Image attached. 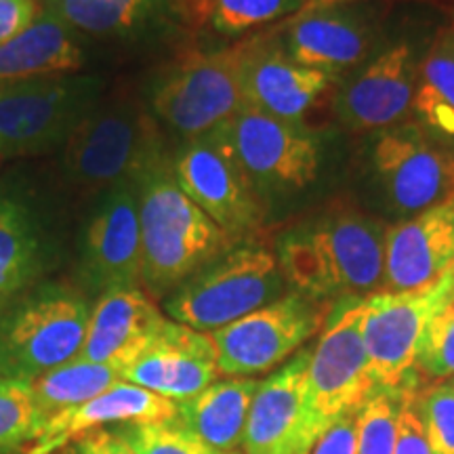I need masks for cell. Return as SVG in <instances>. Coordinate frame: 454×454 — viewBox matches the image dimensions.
Returning <instances> with one entry per match:
<instances>
[{
    "label": "cell",
    "instance_id": "cell-17",
    "mask_svg": "<svg viewBox=\"0 0 454 454\" xmlns=\"http://www.w3.org/2000/svg\"><path fill=\"white\" fill-rule=\"evenodd\" d=\"M311 349H301L254 391L242 454H309L325 434L308 404Z\"/></svg>",
    "mask_w": 454,
    "mask_h": 454
},
{
    "label": "cell",
    "instance_id": "cell-25",
    "mask_svg": "<svg viewBox=\"0 0 454 454\" xmlns=\"http://www.w3.org/2000/svg\"><path fill=\"white\" fill-rule=\"evenodd\" d=\"M411 121L454 154V26L440 30L425 49Z\"/></svg>",
    "mask_w": 454,
    "mask_h": 454
},
{
    "label": "cell",
    "instance_id": "cell-32",
    "mask_svg": "<svg viewBox=\"0 0 454 454\" xmlns=\"http://www.w3.org/2000/svg\"><path fill=\"white\" fill-rule=\"evenodd\" d=\"M414 377L434 383L454 379V299L425 328L414 357Z\"/></svg>",
    "mask_w": 454,
    "mask_h": 454
},
{
    "label": "cell",
    "instance_id": "cell-3",
    "mask_svg": "<svg viewBox=\"0 0 454 454\" xmlns=\"http://www.w3.org/2000/svg\"><path fill=\"white\" fill-rule=\"evenodd\" d=\"M288 291L274 248L251 238L236 242L181 282L167 294L164 311L179 325L211 334Z\"/></svg>",
    "mask_w": 454,
    "mask_h": 454
},
{
    "label": "cell",
    "instance_id": "cell-20",
    "mask_svg": "<svg viewBox=\"0 0 454 454\" xmlns=\"http://www.w3.org/2000/svg\"><path fill=\"white\" fill-rule=\"evenodd\" d=\"M454 265V196L385 231L383 291H411Z\"/></svg>",
    "mask_w": 454,
    "mask_h": 454
},
{
    "label": "cell",
    "instance_id": "cell-40",
    "mask_svg": "<svg viewBox=\"0 0 454 454\" xmlns=\"http://www.w3.org/2000/svg\"><path fill=\"white\" fill-rule=\"evenodd\" d=\"M450 383H452V385H454V379H450Z\"/></svg>",
    "mask_w": 454,
    "mask_h": 454
},
{
    "label": "cell",
    "instance_id": "cell-26",
    "mask_svg": "<svg viewBox=\"0 0 454 454\" xmlns=\"http://www.w3.org/2000/svg\"><path fill=\"white\" fill-rule=\"evenodd\" d=\"M47 9L76 32L104 38H135L177 17L179 0H44Z\"/></svg>",
    "mask_w": 454,
    "mask_h": 454
},
{
    "label": "cell",
    "instance_id": "cell-1",
    "mask_svg": "<svg viewBox=\"0 0 454 454\" xmlns=\"http://www.w3.org/2000/svg\"><path fill=\"white\" fill-rule=\"evenodd\" d=\"M387 223L349 202H333L288 225L276 238V259L288 288L337 303L383 291Z\"/></svg>",
    "mask_w": 454,
    "mask_h": 454
},
{
    "label": "cell",
    "instance_id": "cell-14",
    "mask_svg": "<svg viewBox=\"0 0 454 454\" xmlns=\"http://www.w3.org/2000/svg\"><path fill=\"white\" fill-rule=\"evenodd\" d=\"M425 49L414 38L400 36L374 51L334 90L339 122L354 133L372 135L408 121Z\"/></svg>",
    "mask_w": 454,
    "mask_h": 454
},
{
    "label": "cell",
    "instance_id": "cell-24",
    "mask_svg": "<svg viewBox=\"0 0 454 454\" xmlns=\"http://www.w3.org/2000/svg\"><path fill=\"white\" fill-rule=\"evenodd\" d=\"M257 387L254 377L217 379L200 394L177 402V421L217 452L242 454L244 429Z\"/></svg>",
    "mask_w": 454,
    "mask_h": 454
},
{
    "label": "cell",
    "instance_id": "cell-34",
    "mask_svg": "<svg viewBox=\"0 0 454 454\" xmlns=\"http://www.w3.org/2000/svg\"><path fill=\"white\" fill-rule=\"evenodd\" d=\"M414 408L421 417L434 454H454V385L442 381L414 391Z\"/></svg>",
    "mask_w": 454,
    "mask_h": 454
},
{
    "label": "cell",
    "instance_id": "cell-13",
    "mask_svg": "<svg viewBox=\"0 0 454 454\" xmlns=\"http://www.w3.org/2000/svg\"><path fill=\"white\" fill-rule=\"evenodd\" d=\"M173 173L184 194L231 240L257 238L268 208L217 129L184 141L173 158Z\"/></svg>",
    "mask_w": 454,
    "mask_h": 454
},
{
    "label": "cell",
    "instance_id": "cell-15",
    "mask_svg": "<svg viewBox=\"0 0 454 454\" xmlns=\"http://www.w3.org/2000/svg\"><path fill=\"white\" fill-rule=\"evenodd\" d=\"M278 34L297 64L339 78L379 49L381 13L368 0L301 9L278 26Z\"/></svg>",
    "mask_w": 454,
    "mask_h": 454
},
{
    "label": "cell",
    "instance_id": "cell-22",
    "mask_svg": "<svg viewBox=\"0 0 454 454\" xmlns=\"http://www.w3.org/2000/svg\"><path fill=\"white\" fill-rule=\"evenodd\" d=\"M167 320L137 286H116L101 293L90 308L81 357L122 372Z\"/></svg>",
    "mask_w": 454,
    "mask_h": 454
},
{
    "label": "cell",
    "instance_id": "cell-36",
    "mask_svg": "<svg viewBox=\"0 0 454 454\" xmlns=\"http://www.w3.org/2000/svg\"><path fill=\"white\" fill-rule=\"evenodd\" d=\"M41 11L38 0H0V44L24 32Z\"/></svg>",
    "mask_w": 454,
    "mask_h": 454
},
{
    "label": "cell",
    "instance_id": "cell-6",
    "mask_svg": "<svg viewBox=\"0 0 454 454\" xmlns=\"http://www.w3.org/2000/svg\"><path fill=\"white\" fill-rule=\"evenodd\" d=\"M217 130L268 213L271 204L309 190L320 177L325 144L305 122L282 121L244 104Z\"/></svg>",
    "mask_w": 454,
    "mask_h": 454
},
{
    "label": "cell",
    "instance_id": "cell-11",
    "mask_svg": "<svg viewBox=\"0 0 454 454\" xmlns=\"http://www.w3.org/2000/svg\"><path fill=\"white\" fill-rule=\"evenodd\" d=\"M333 303L288 291L280 299L211 333L223 377H254L286 364L325 328Z\"/></svg>",
    "mask_w": 454,
    "mask_h": 454
},
{
    "label": "cell",
    "instance_id": "cell-28",
    "mask_svg": "<svg viewBox=\"0 0 454 454\" xmlns=\"http://www.w3.org/2000/svg\"><path fill=\"white\" fill-rule=\"evenodd\" d=\"M303 7L305 0H179L177 17L187 27L240 38L288 20Z\"/></svg>",
    "mask_w": 454,
    "mask_h": 454
},
{
    "label": "cell",
    "instance_id": "cell-31",
    "mask_svg": "<svg viewBox=\"0 0 454 454\" xmlns=\"http://www.w3.org/2000/svg\"><path fill=\"white\" fill-rule=\"evenodd\" d=\"M116 431L137 454H223L204 444L177 417L170 421L127 423Z\"/></svg>",
    "mask_w": 454,
    "mask_h": 454
},
{
    "label": "cell",
    "instance_id": "cell-18",
    "mask_svg": "<svg viewBox=\"0 0 454 454\" xmlns=\"http://www.w3.org/2000/svg\"><path fill=\"white\" fill-rule=\"evenodd\" d=\"M82 278L99 293L141 282L137 179H124L101 196L84 231Z\"/></svg>",
    "mask_w": 454,
    "mask_h": 454
},
{
    "label": "cell",
    "instance_id": "cell-41",
    "mask_svg": "<svg viewBox=\"0 0 454 454\" xmlns=\"http://www.w3.org/2000/svg\"><path fill=\"white\" fill-rule=\"evenodd\" d=\"M452 26H454V24H452Z\"/></svg>",
    "mask_w": 454,
    "mask_h": 454
},
{
    "label": "cell",
    "instance_id": "cell-30",
    "mask_svg": "<svg viewBox=\"0 0 454 454\" xmlns=\"http://www.w3.org/2000/svg\"><path fill=\"white\" fill-rule=\"evenodd\" d=\"M43 414L34 402L32 385L0 377V454L26 448L36 438Z\"/></svg>",
    "mask_w": 454,
    "mask_h": 454
},
{
    "label": "cell",
    "instance_id": "cell-35",
    "mask_svg": "<svg viewBox=\"0 0 454 454\" xmlns=\"http://www.w3.org/2000/svg\"><path fill=\"white\" fill-rule=\"evenodd\" d=\"M394 454H434L425 435L421 417L414 408V391H404V397H402Z\"/></svg>",
    "mask_w": 454,
    "mask_h": 454
},
{
    "label": "cell",
    "instance_id": "cell-9",
    "mask_svg": "<svg viewBox=\"0 0 454 454\" xmlns=\"http://www.w3.org/2000/svg\"><path fill=\"white\" fill-rule=\"evenodd\" d=\"M242 106L236 44L184 51L152 89L154 116L184 141L211 133Z\"/></svg>",
    "mask_w": 454,
    "mask_h": 454
},
{
    "label": "cell",
    "instance_id": "cell-10",
    "mask_svg": "<svg viewBox=\"0 0 454 454\" xmlns=\"http://www.w3.org/2000/svg\"><path fill=\"white\" fill-rule=\"evenodd\" d=\"M454 299V265L411 291H377L360 301V328L379 387L417 391L414 357L431 317Z\"/></svg>",
    "mask_w": 454,
    "mask_h": 454
},
{
    "label": "cell",
    "instance_id": "cell-7",
    "mask_svg": "<svg viewBox=\"0 0 454 454\" xmlns=\"http://www.w3.org/2000/svg\"><path fill=\"white\" fill-rule=\"evenodd\" d=\"M364 162L371 200L391 223L454 196V154L411 118L372 133Z\"/></svg>",
    "mask_w": 454,
    "mask_h": 454
},
{
    "label": "cell",
    "instance_id": "cell-23",
    "mask_svg": "<svg viewBox=\"0 0 454 454\" xmlns=\"http://www.w3.org/2000/svg\"><path fill=\"white\" fill-rule=\"evenodd\" d=\"M82 66L76 30L49 9H43L24 32L0 44V82L64 76Z\"/></svg>",
    "mask_w": 454,
    "mask_h": 454
},
{
    "label": "cell",
    "instance_id": "cell-37",
    "mask_svg": "<svg viewBox=\"0 0 454 454\" xmlns=\"http://www.w3.org/2000/svg\"><path fill=\"white\" fill-rule=\"evenodd\" d=\"M357 452V421L356 414L339 419L317 438L309 454H356Z\"/></svg>",
    "mask_w": 454,
    "mask_h": 454
},
{
    "label": "cell",
    "instance_id": "cell-38",
    "mask_svg": "<svg viewBox=\"0 0 454 454\" xmlns=\"http://www.w3.org/2000/svg\"><path fill=\"white\" fill-rule=\"evenodd\" d=\"M72 454H137L118 435V431L101 429L74 442Z\"/></svg>",
    "mask_w": 454,
    "mask_h": 454
},
{
    "label": "cell",
    "instance_id": "cell-27",
    "mask_svg": "<svg viewBox=\"0 0 454 454\" xmlns=\"http://www.w3.org/2000/svg\"><path fill=\"white\" fill-rule=\"evenodd\" d=\"M44 270V244L30 211L0 196V309L30 291Z\"/></svg>",
    "mask_w": 454,
    "mask_h": 454
},
{
    "label": "cell",
    "instance_id": "cell-29",
    "mask_svg": "<svg viewBox=\"0 0 454 454\" xmlns=\"http://www.w3.org/2000/svg\"><path fill=\"white\" fill-rule=\"evenodd\" d=\"M118 381H122V379L116 368L89 362L76 356L66 364L44 372L43 377H38L30 385L34 402H36L38 411L47 421L57 412L84 404L90 397L104 394L106 389H110Z\"/></svg>",
    "mask_w": 454,
    "mask_h": 454
},
{
    "label": "cell",
    "instance_id": "cell-21",
    "mask_svg": "<svg viewBox=\"0 0 454 454\" xmlns=\"http://www.w3.org/2000/svg\"><path fill=\"white\" fill-rule=\"evenodd\" d=\"M177 417V402L129 381L114 383L84 404L61 411L41 425L26 454H53L106 425L170 421Z\"/></svg>",
    "mask_w": 454,
    "mask_h": 454
},
{
    "label": "cell",
    "instance_id": "cell-5",
    "mask_svg": "<svg viewBox=\"0 0 454 454\" xmlns=\"http://www.w3.org/2000/svg\"><path fill=\"white\" fill-rule=\"evenodd\" d=\"M61 147L64 177L81 192H106L137 179L164 152L154 121L130 98L99 99Z\"/></svg>",
    "mask_w": 454,
    "mask_h": 454
},
{
    "label": "cell",
    "instance_id": "cell-33",
    "mask_svg": "<svg viewBox=\"0 0 454 454\" xmlns=\"http://www.w3.org/2000/svg\"><path fill=\"white\" fill-rule=\"evenodd\" d=\"M402 397H404V391L381 389L356 412V454H394Z\"/></svg>",
    "mask_w": 454,
    "mask_h": 454
},
{
    "label": "cell",
    "instance_id": "cell-39",
    "mask_svg": "<svg viewBox=\"0 0 454 454\" xmlns=\"http://www.w3.org/2000/svg\"><path fill=\"white\" fill-rule=\"evenodd\" d=\"M343 3H354V0H305V7L303 9L328 7V4H343Z\"/></svg>",
    "mask_w": 454,
    "mask_h": 454
},
{
    "label": "cell",
    "instance_id": "cell-8",
    "mask_svg": "<svg viewBox=\"0 0 454 454\" xmlns=\"http://www.w3.org/2000/svg\"><path fill=\"white\" fill-rule=\"evenodd\" d=\"M101 93L104 82L98 76L81 74L0 82V158L64 145Z\"/></svg>",
    "mask_w": 454,
    "mask_h": 454
},
{
    "label": "cell",
    "instance_id": "cell-4",
    "mask_svg": "<svg viewBox=\"0 0 454 454\" xmlns=\"http://www.w3.org/2000/svg\"><path fill=\"white\" fill-rule=\"evenodd\" d=\"M90 305L67 284H41L0 309V377L32 383L81 354Z\"/></svg>",
    "mask_w": 454,
    "mask_h": 454
},
{
    "label": "cell",
    "instance_id": "cell-19",
    "mask_svg": "<svg viewBox=\"0 0 454 454\" xmlns=\"http://www.w3.org/2000/svg\"><path fill=\"white\" fill-rule=\"evenodd\" d=\"M221 377L217 348L208 333L167 320L121 372L122 381L173 402L200 394Z\"/></svg>",
    "mask_w": 454,
    "mask_h": 454
},
{
    "label": "cell",
    "instance_id": "cell-12",
    "mask_svg": "<svg viewBox=\"0 0 454 454\" xmlns=\"http://www.w3.org/2000/svg\"><path fill=\"white\" fill-rule=\"evenodd\" d=\"M360 301L333 303L325 331L311 349L308 366V404L322 429L351 417L381 391L374 379L360 328Z\"/></svg>",
    "mask_w": 454,
    "mask_h": 454
},
{
    "label": "cell",
    "instance_id": "cell-16",
    "mask_svg": "<svg viewBox=\"0 0 454 454\" xmlns=\"http://www.w3.org/2000/svg\"><path fill=\"white\" fill-rule=\"evenodd\" d=\"M236 47L244 104L282 121L303 122L337 82L333 74L297 64L284 49L278 27L242 38Z\"/></svg>",
    "mask_w": 454,
    "mask_h": 454
},
{
    "label": "cell",
    "instance_id": "cell-2",
    "mask_svg": "<svg viewBox=\"0 0 454 454\" xmlns=\"http://www.w3.org/2000/svg\"><path fill=\"white\" fill-rule=\"evenodd\" d=\"M137 185L141 284L154 297H167L236 240L184 194L164 152L141 170Z\"/></svg>",
    "mask_w": 454,
    "mask_h": 454
}]
</instances>
